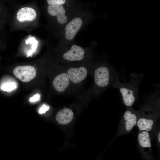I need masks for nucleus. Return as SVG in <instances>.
<instances>
[{"mask_svg": "<svg viewBox=\"0 0 160 160\" xmlns=\"http://www.w3.org/2000/svg\"><path fill=\"white\" fill-rule=\"evenodd\" d=\"M118 75L113 69H110L105 66L99 67L95 72V82L99 87H105L109 85H113L118 80Z\"/></svg>", "mask_w": 160, "mask_h": 160, "instance_id": "obj_5", "label": "nucleus"}, {"mask_svg": "<svg viewBox=\"0 0 160 160\" xmlns=\"http://www.w3.org/2000/svg\"><path fill=\"white\" fill-rule=\"evenodd\" d=\"M69 79L68 74L63 73L56 77L52 84L55 89L58 92L63 91L68 86Z\"/></svg>", "mask_w": 160, "mask_h": 160, "instance_id": "obj_12", "label": "nucleus"}, {"mask_svg": "<svg viewBox=\"0 0 160 160\" xmlns=\"http://www.w3.org/2000/svg\"><path fill=\"white\" fill-rule=\"evenodd\" d=\"M144 76L143 74L131 73L129 82L122 83L117 80L113 85V87L119 90L123 102L126 107L132 106L137 100L138 88Z\"/></svg>", "mask_w": 160, "mask_h": 160, "instance_id": "obj_3", "label": "nucleus"}, {"mask_svg": "<svg viewBox=\"0 0 160 160\" xmlns=\"http://www.w3.org/2000/svg\"><path fill=\"white\" fill-rule=\"evenodd\" d=\"M0 13H1V9H0Z\"/></svg>", "mask_w": 160, "mask_h": 160, "instance_id": "obj_19", "label": "nucleus"}, {"mask_svg": "<svg viewBox=\"0 0 160 160\" xmlns=\"http://www.w3.org/2000/svg\"><path fill=\"white\" fill-rule=\"evenodd\" d=\"M47 12L48 15L51 18H55L59 24L63 25L68 21L66 11L63 5H49Z\"/></svg>", "mask_w": 160, "mask_h": 160, "instance_id": "obj_8", "label": "nucleus"}, {"mask_svg": "<svg viewBox=\"0 0 160 160\" xmlns=\"http://www.w3.org/2000/svg\"><path fill=\"white\" fill-rule=\"evenodd\" d=\"M139 115L138 111L134 110L132 106L126 107L121 119L115 137L131 132L136 126Z\"/></svg>", "mask_w": 160, "mask_h": 160, "instance_id": "obj_4", "label": "nucleus"}, {"mask_svg": "<svg viewBox=\"0 0 160 160\" xmlns=\"http://www.w3.org/2000/svg\"><path fill=\"white\" fill-rule=\"evenodd\" d=\"M84 54V51L82 48L79 46L73 45L69 50L63 54V57L67 60L78 61L83 59Z\"/></svg>", "mask_w": 160, "mask_h": 160, "instance_id": "obj_10", "label": "nucleus"}, {"mask_svg": "<svg viewBox=\"0 0 160 160\" xmlns=\"http://www.w3.org/2000/svg\"><path fill=\"white\" fill-rule=\"evenodd\" d=\"M49 106L45 105H43L40 108L39 110V113L40 114L44 113L47 111L49 110Z\"/></svg>", "mask_w": 160, "mask_h": 160, "instance_id": "obj_17", "label": "nucleus"}, {"mask_svg": "<svg viewBox=\"0 0 160 160\" xmlns=\"http://www.w3.org/2000/svg\"><path fill=\"white\" fill-rule=\"evenodd\" d=\"M87 70L84 67L72 68L67 71L69 79L73 83H78L84 80L87 75Z\"/></svg>", "mask_w": 160, "mask_h": 160, "instance_id": "obj_11", "label": "nucleus"}, {"mask_svg": "<svg viewBox=\"0 0 160 160\" xmlns=\"http://www.w3.org/2000/svg\"><path fill=\"white\" fill-rule=\"evenodd\" d=\"M65 1V0H47L48 5H63Z\"/></svg>", "mask_w": 160, "mask_h": 160, "instance_id": "obj_16", "label": "nucleus"}, {"mask_svg": "<svg viewBox=\"0 0 160 160\" xmlns=\"http://www.w3.org/2000/svg\"><path fill=\"white\" fill-rule=\"evenodd\" d=\"M138 149L146 159H153L152 155L151 136L149 132L139 130L137 137Z\"/></svg>", "mask_w": 160, "mask_h": 160, "instance_id": "obj_6", "label": "nucleus"}, {"mask_svg": "<svg viewBox=\"0 0 160 160\" xmlns=\"http://www.w3.org/2000/svg\"><path fill=\"white\" fill-rule=\"evenodd\" d=\"M136 126L139 130L153 132L160 116V99L159 95H153L140 107Z\"/></svg>", "mask_w": 160, "mask_h": 160, "instance_id": "obj_1", "label": "nucleus"}, {"mask_svg": "<svg viewBox=\"0 0 160 160\" xmlns=\"http://www.w3.org/2000/svg\"><path fill=\"white\" fill-rule=\"evenodd\" d=\"M16 84L15 82H9L5 83L2 85L1 89L5 91L10 92L15 89Z\"/></svg>", "mask_w": 160, "mask_h": 160, "instance_id": "obj_14", "label": "nucleus"}, {"mask_svg": "<svg viewBox=\"0 0 160 160\" xmlns=\"http://www.w3.org/2000/svg\"><path fill=\"white\" fill-rule=\"evenodd\" d=\"M154 132H154L153 133V137L154 138V140L156 143V144L157 146L159 147L160 146V130L159 129L155 130Z\"/></svg>", "mask_w": 160, "mask_h": 160, "instance_id": "obj_15", "label": "nucleus"}, {"mask_svg": "<svg viewBox=\"0 0 160 160\" xmlns=\"http://www.w3.org/2000/svg\"><path fill=\"white\" fill-rule=\"evenodd\" d=\"M73 117V114L72 110L65 108L60 110L57 113L56 119L59 124L65 125L70 122Z\"/></svg>", "mask_w": 160, "mask_h": 160, "instance_id": "obj_13", "label": "nucleus"}, {"mask_svg": "<svg viewBox=\"0 0 160 160\" xmlns=\"http://www.w3.org/2000/svg\"><path fill=\"white\" fill-rule=\"evenodd\" d=\"M13 73L17 78L24 82H28L33 79L36 74L35 68L30 65L17 66L14 69Z\"/></svg>", "mask_w": 160, "mask_h": 160, "instance_id": "obj_7", "label": "nucleus"}, {"mask_svg": "<svg viewBox=\"0 0 160 160\" xmlns=\"http://www.w3.org/2000/svg\"><path fill=\"white\" fill-rule=\"evenodd\" d=\"M40 96L39 94H36L34 95L33 97H31L29 99L31 102H35L38 100L40 98Z\"/></svg>", "mask_w": 160, "mask_h": 160, "instance_id": "obj_18", "label": "nucleus"}, {"mask_svg": "<svg viewBox=\"0 0 160 160\" xmlns=\"http://www.w3.org/2000/svg\"><path fill=\"white\" fill-rule=\"evenodd\" d=\"M83 24V20L79 17H76L66 24L65 30V36L68 40L73 39L82 27Z\"/></svg>", "mask_w": 160, "mask_h": 160, "instance_id": "obj_9", "label": "nucleus"}, {"mask_svg": "<svg viewBox=\"0 0 160 160\" xmlns=\"http://www.w3.org/2000/svg\"><path fill=\"white\" fill-rule=\"evenodd\" d=\"M40 13L30 6L20 8L12 14L11 30L14 31H24L30 33L40 26Z\"/></svg>", "mask_w": 160, "mask_h": 160, "instance_id": "obj_2", "label": "nucleus"}]
</instances>
